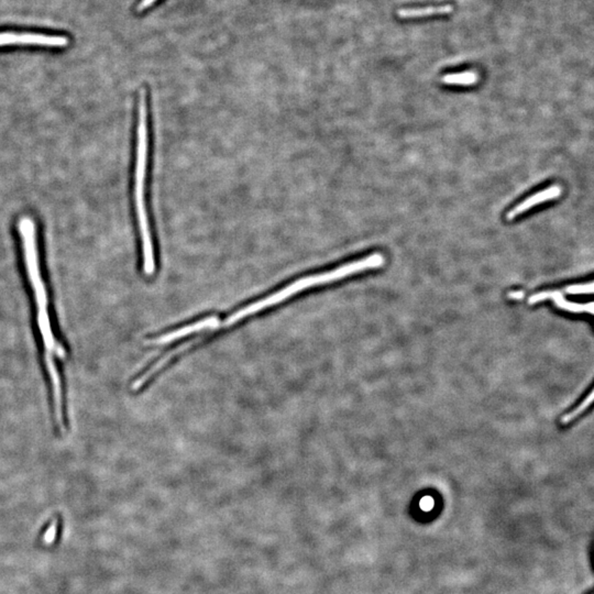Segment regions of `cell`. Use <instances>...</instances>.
<instances>
[{
	"instance_id": "7a4b0ae2",
	"label": "cell",
	"mask_w": 594,
	"mask_h": 594,
	"mask_svg": "<svg viewBox=\"0 0 594 594\" xmlns=\"http://www.w3.org/2000/svg\"><path fill=\"white\" fill-rule=\"evenodd\" d=\"M384 257L381 253H374L369 257L364 258L362 260H358L354 262L347 263V264L341 265L339 268L335 270L328 271L325 273L315 274V275L306 276L303 279L297 280L292 284L288 285L286 288L282 290H277L276 293L265 297V299H260V301L252 303L248 306L243 307L240 310L234 312L232 316H229L226 321H223V324L225 327L232 326L236 324L241 319H246L248 316L253 315L261 310L268 308V307L274 306L279 304L281 301L285 299H290L295 294L303 292L307 288H312L316 285L327 284V283L335 282L338 280L345 279L347 276L352 275V274L359 273L363 271L371 270V269L381 268L384 265Z\"/></svg>"
},
{
	"instance_id": "e0dca14e",
	"label": "cell",
	"mask_w": 594,
	"mask_h": 594,
	"mask_svg": "<svg viewBox=\"0 0 594 594\" xmlns=\"http://www.w3.org/2000/svg\"><path fill=\"white\" fill-rule=\"evenodd\" d=\"M584 312H589V314H593L594 315V301L584 304Z\"/></svg>"
},
{
	"instance_id": "2e32d148",
	"label": "cell",
	"mask_w": 594,
	"mask_h": 594,
	"mask_svg": "<svg viewBox=\"0 0 594 594\" xmlns=\"http://www.w3.org/2000/svg\"><path fill=\"white\" fill-rule=\"evenodd\" d=\"M524 297V293L523 292H519V290H517V292H510L508 293V299H521Z\"/></svg>"
},
{
	"instance_id": "52a82bcc",
	"label": "cell",
	"mask_w": 594,
	"mask_h": 594,
	"mask_svg": "<svg viewBox=\"0 0 594 594\" xmlns=\"http://www.w3.org/2000/svg\"><path fill=\"white\" fill-rule=\"evenodd\" d=\"M454 12V7L448 3L437 6L419 7V8H402L397 12L399 19H419V18L445 16Z\"/></svg>"
},
{
	"instance_id": "6da1fadb",
	"label": "cell",
	"mask_w": 594,
	"mask_h": 594,
	"mask_svg": "<svg viewBox=\"0 0 594 594\" xmlns=\"http://www.w3.org/2000/svg\"><path fill=\"white\" fill-rule=\"evenodd\" d=\"M148 103L145 90L140 92L138 105L137 160L134 172V204L143 243V272L152 275L156 271L153 239L145 204V177L149 158Z\"/></svg>"
},
{
	"instance_id": "277c9868",
	"label": "cell",
	"mask_w": 594,
	"mask_h": 594,
	"mask_svg": "<svg viewBox=\"0 0 594 594\" xmlns=\"http://www.w3.org/2000/svg\"><path fill=\"white\" fill-rule=\"evenodd\" d=\"M36 45L61 48L69 45V39L65 36L39 34H14V32L0 34V45Z\"/></svg>"
},
{
	"instance_id": "8992f818",
	"label": "cell",
	"mask_w": 594,
	"mask_h": 594,
	"mask_svg": "<svg viewBox=\"0 0 594 594\" xmlns=\"http://www.w3.org/2000/svg\"><path fill=\"white\" fill-rule=\"evenodd\" d=\"M560 195V186H558V185L550 186L547 190L536 193V194L530 196V197L526 198L521 204L517 205V206L514 207L513 210H510L508 212V215H506V218H508V221H513L514 218H517V216L521 215L523 212H528V210L533 208L536 205L541 204V203H545V201H552V199H556V198H558Z\"/></svg>"
},
{
	"instance_id": "9c48e42d",
	"label": "cell",
	"mask_w": 594,
	"mask_h": 594,
	"mask_svg": "<svg viewBox=\"0 0 594 594\" xmlns=\"http://www.w3.org/2000/svg\"><path fill=\"white\" fill-rule=\"evenodd\" d=\"M594 402V390L592 392H590L588 396H586V399H583L582 402H581L580 405H578L577 408L575 410L570 412V413L567 414L562 417L561 421L564 423V424H567V423H569L572 419H575L577 416L580 415L582 412L586 410V408Z\"/></svg>"
},
{
	"instance_id": "9a60e30c",
	"label": "cell",
	"mask_w": 594,
	"mask_h": 594,
	"mask_svg": "<svg viewBox=\"0 0 594 594\" xmlns=\"http://www.w3.org/2000/svg\"><path fill=\"white\" fill-rule=\"evenodd\" d=\"M154 1H156V0H143V1L140 3L139 7H138V10H139V12H143L145 9L152 6V3H153Z\"/></svg>"
},
{
	"instance_id": "8fae6325",
	"label": "cell",
	"mask_w": 594,
	"mask_h": 594,
	"mask_svg": "<svg viewBox=\"0 0 594 594\" xmlns=\"http://www.w3.org/2000/svg\"><path fill=\"white\" fill-rule=\"evenodd\" d=\"M560 292H555V290H546V292H541V293L534 294L530 296L528 299V303L530 305L537 304L539 301H545V299H555L557 296L560 295Z\"/></svg>"
},
{
	"instance_id": "5bb4252c",
	"label": "cell",
	"mask_w": 594,
	"mask_h": 594,
	"mask_svg": "<svg viewBox=\"0 0 594 594\" xmlns=\"http://www.w3.org/2000/svg\"><path fill=\"white\" fill-rule=\"evenodd\" d=\"M432 505H434V501H432V497H426L421 501V506L423 510H430L432 508Z\"/></svg>"
},
{
	"instance_id": "ba28073f",
	"label": "cell",
	"mask_w": 594,
	"mask_h": 594,
	"mask_svg": "<svg viewBox=\"0 0 594 594\" xmlns=\"http://www.w3.org/2000/svg\"><path fill=\"white\" fill-rule=\"evenodd\" d=\"M479 81V76L473 71L447 74L443 77V82L447 85H460V86H471Z\"/></svg>"
},
{
	"instance_id": "4fadbf2b",
	"label": "cell",
	"mask_w": 594,
	"mask_h": 594,
	"mask_svg": "<svg viewBox=\"0 0 594 594\" xmlns=\"http://www.w3.org/2000/svg\"><path fill=\"white\" fill-rule=\"evenodd\" d=\"M56 532H58V521H53V522L51 523L50 528L47 530L45 539H43L45 544L51 545L53 543L54 539H55Z\"/></svg>"
},
{
	"instance_id": "30bf717a",
	"label": "cell",
	"mask_w": 594,
	"mask_h": 594,
	"mask_svg": "<svg viewBox=\"0 0 594 594\" xmlns=\"http://www.w3.org/2000/svg\"><path fill=\"white\" fill-rule=\"evenodd\" d=\"M554 301H555V304L557 306L560 307L561 310H568V312H584V304H578V303H573V301H567V299H564L562 294L557 296L554 299Z\"/></svg>"
},
{
	"instance_id": "7c38bea8",
	"label": "cell",
	"mask_w": 594,
	"mask_h": 594,
	"mask_svg": "<svg viewBox=\"0 0 594 594\" xmlns=\"http://www.w3.org/2000/svg\"><path fill=\"white\" fill-rule=\"evenodd\" d=\"M567 293L569 294H586L594 293V282L586 283V284L572 285L567 288Z\"/></svg>"
},
{
	"instance_id": "5b68a950",
	"label": "cell",
	"mask_w": 594,
	"mask_h": 594,
	"mask_svg": "<svg viewBox=\"0 0 594 594\" xmlns=\"http://www.w3.org/2000/svg\"><path fill=\"white\" fill-rule=\"evenodd\" d=\"M218 327H221V321L216 316H210L206 319H201V321L193 323V324L187 325V326L182 327L179 330H173V332H168L161 337L154 339L153 343H169L172 341H177L180 338L186 337V336L192 335L194 332H201L205 330H216Z\"/></svg>"
},
{
	"instance_id": "3957f363",
	"label": "cell",
	"mask_w": 594,
	"mask_h": 594,
	"mask_svg": "<svg viewBox=\"0 0 594 594\" xmlns=\"http://www.w3.org/2000/svg\"><path fill=\"white\" fill-rule=\"evenodd\" d=\"M20 236L23 240V254H25V265L28 272L29 280L34 288V297L38 305V324L42 335L45 350H47V362H54V356H63L61 347L56 345L55 338L51 330L50 319L48 312V297L45 292V284L40 273L39 257L36 248V225L34 221L28 217L21 218L19 223Z\"/></svg>"
}]
</instances>
